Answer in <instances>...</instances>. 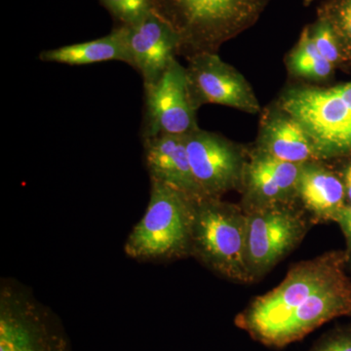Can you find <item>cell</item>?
I'll list each match as a JSON object with an SVG mask.
<instances>
[{
	"mask_svg": "<svg viewBox=\"0 0 351 351\" xmlns=\"http://www.w3.org/2000/svg\"><path fill=\"white\" fill-rule=\"evenodd\" d=\"M285 64L291 75L311 82H327L336 69L320 54L309 34L308 25L302 29Z\"/></svg>",
	"mask_w": 351,
	"mask_h": 351,
	"instance_id": "obj_18",
	"label": "cell"
},
{
	"mask_svg": "<svg viewBox=\"0 0 351 351\" xmlns=\"http://www.w3.org/2000/svg\"><path fill=\"white\" fill-rule=\"evenodd\" d=\"M317 14L329 21L351 64V0H328Z\"/></svg>",
	"mask_w": 351,
	"mask_h": 351,
	"instance_id": "obj_20",
	"label": "cell"
},
{
	"mask_svg": "<svg viewBox=\"0 0 351 351\" xmlns=\"http://www.w3.org/2000/svg\"><path fill=\"white\" fill-rule=\"evenodd\" d=\"M189 163L205 197L221 198L242 188L249 151L200 127L184 136Z\"/></svg>",
	"mask_w": 351,
	"mask_h": 351,
	"instance_id": "obj_9",
	"label": "cell"
},
{
	"mask_svg": "<svg viewBox=\"0 0 351 351\" xmlns=\"http://www.w3.org/2000/svg\"><path fill=\"white\" fill-rule=\"evenodd\" d=\"M119 22V25L137 24L154 12V0H99Z\"/></svg>",
	"mask_w": 351,
	"mask_h": 351,
	"instance_id": "obj_21",
	"label": "cell"
},
{
	"mask_svg": "<svg viewBox=\"0 0 351 351\" xmlns=\"http://www.w3.org/2000/svg\"><path fill=\"white\" fill-rule=\"evenodd\" d=\"M145 167L151 181L172 186L195 198H204L196 182L184 136L160 135L143 140Z\"/></svg>",
	"mask_w": 351,
	"mask_h": 351,
	"instance_id": "obj_15",
	"label": "cell"
},
{
	"mask_svg": "<svg viewBox=\"0 0 351 351\" xmlns=\"http://www.w3.org/2000/svg\"><path fill=\"white\" fill-rule=\"evenodd\" d=\"M343 182L345 184L346 203H351V163L343 172Z\"/></svg>",
	"mask_w": 351,
	"mask_h": 351,
	"instance_id": "obj_24",
	"label": "cell"
},
{
	"mask_svg": "<svg viewBox=\"0 0 351 351\" xmlns=\"http://www.w3.org/2000/svg\"><path fill=\"white\" fill-rule=\"evenodd\" d=\"M197 110L186 66L174 59L156 82L144 86L142 141L160 135H189L199 128Z\"/></svg>",
	"mask_w": 351,
	"mask_h": 351,
	"instance_id": "obj_8",
	"label": "cell"
},
{
	"mask_svg": "<svg viewBox=\"0 0 351 351\" xmlns=\"http://www.w3.org/2000/svg\"><path fill=\"white\" fill-rule=\"evenodd\" d=\"M297 200L311 215L314 223L336 221L339 211L346 204L343 179L325 166L323 161L302 164Z\"/></svg>",
	"mask_w": 351,
	"mask_h": 351,
	"instance_id": "obj_16",
	"label": "cell"
},
{
	"mask_svg": "<svg viewBox=\"0 0 351 351\" xmlns=\"http://www.w3.org/2000/svg\"><path fill=\"white\" fill-rule=\"evenodd\" d=\"M38 58L44 63L68 66H87L114 61L128 64L129 62L123 34L119 25L103 38L44 50Z\"/></svg>",
	"mask_w": 351,
	"mask_h": 351,
	"instance_id": "obj_17",
	"label": "cell"
},
{
	"mask_svg": "<svg viewBox=\"0 0 351 351\" xmlns=\"http://www.w3.org/2000/svg\"><path fill=\"white\" fill-rule=\"evenodd\" d=\"M308 29L311 38L320 54L335 69L348 64V58L341 41L329 21L324 16L317 14V19L313 24L308 25Z\"/></svg>",
	"mask_w": 351,
	"mask_h": 351,
	"instance_id": "obj_19",
	"label": "cell"
},
{
	"mask_svg": "<svg viewBox=\"0 0 351 351\" xmlns=\"http://www.w3.org/2000/svg\"><path fill=\"white\" fill-rule=\"evenodd\" d=\"M188 62L189 90L197 110L205 105H219L249 114L262 112L250 83L218 53L195 55Z\"/></svg>",
	"mask_w": 351,
	"mask_h": 351,
	"instance_id": "obj_10",
	"label": "cell"
},
{
	"mask_svg": "<svg viewBox=\"0 0 351 351\" xmlns=\"http://www.w3.org/2000/svg\"><path fill=\"white\" fill-rule=\"evenodd\" d=\"M196 201L172 186L151 181L144 216L132 228L124 244L127 257L138 262L191 257Z\"/></svg>",
	"mask_w": 351,
	"mask_h": 351,
	"instance_id": "obj_2",
	"label": "cell"
},
{
	"mask_svg": "<svg viewBox=\"0 0 351 351\" xmlns=\"http://www.w3.org/2000/svg\"><path fill=\"white\" fill-rule=\"evenodd\" d=\"M119 27L123 34L128 64L142 76L144 86L156 82L180 55L179 36L156 12L137 24Z\"/></svg>",
	"mask_w": 351,
	"mask_h": 351,
	"instance_id": "obj_12",
	"label": "cell"
},
{
	"mask_svg": "<svg viewBox=\"0 0 351 351\" xmlns=\"http://www.w3.org/2000/svg\"><path fill=\"white\" fill-rule=\"evenodd\" d=\"M336 223H339L345 234L348 245L351 248V203H346L337 216Z\"/></svg>",
	"mask_w": 351,
	"mask_h": 351,
	"instance_id": "obj_23",
	"label": "cell"
},
{
	"mask_svg": "<svg viewBox=\"0 0 351 351\" xmlns=\"http://www.w3.org/2000/svg\"><path fill=\"white\" fill-rule=\"evenodd\" d=\"M313 1L314 0H304V5L308 6L311 5V4L313 3Z\"/></svg>",
	"mask_w": 351,
	"mask_h": 351,
	"instance_id": "obj_25",
	"label": "cell"
},
{
	"mask_svg": "<svg viewBox=\"0 0 351 351\" xmlns=\"http://www.w3.org/2000/svg\"><path fill=\"white\" fill-rule=\"evenodd\" d=\"M346 258L341 252H328L297 263L276 288L256 298L237 314L235 324L260 341L311 295L345 276Z\"/></svg>",
	"mask_w": 351,
	"mask_h": 351,
	"instance_id": "obj_4",
	"label": "cell"
},
{
	"mask_svg": "<svg viewBox=\"0 0 351 351\" xmlns=\"http://www.w3.org/2000/svg\"><path fill=\"white\" fill-rule=\"evenodd\" d=\"M246 212L247 263L254 282L301 243L308 230L294 204L274 205Z\"/></svg>",
	"mask_w": 351,
	"mask_h": 351,
	"instance_id": "obj_7",
	"label": "cell"
},
{
	"mask_svg": "<svg viewBox=\"0 0 351 351\" xmlns=\"http://www.w3.org/2000/svg\"><path fill=\"white\" fill-rule=\"evenodd\" d=\"M0 351H73L56 314L13 279L0 284Z\"/></svg>",
	"mask_w": 351,
	"mask_h": 351,
	"instance_id": "obj_6",
	"label": "cell"
},
{
	"mask_svg": "<svg viewBox=\"0 0 351 351\" xmlns=\"http://www.w3.org/2000/svg\"><path fill=\"white\" fill-rule=\"evenodd\" d=\"M302 164L287 162L252 149L245 167L244 211L274 205L294 204Z\"/></svg>",
	"mask_w": 351,
	"mask_h": 351,
	"instance_id": "obj_13",
	"label": "cell"
},
{
	"mask_svg": "<svg viewBox=\"0 0 351 351\" xmlns=\"http://www.w3.org/2000/svg\"><path fill=\"white\" fill-rule=\"evenodd\" d=\"M269 0H154V12L180 39V55L218 53L253 27Z\"/></svg>",
	"mask_w": 351,
	"mask_h": 351,
	"instance_id": "obj_1",
	"label": "cell"
},
{
	"mask_svg": "<svg viewBox=\"0 0 351 351\" xmlns=\"http://www.w3.org/2000/svg\"><path fill=\"white\" fill-rule=\"evenodd\" d=\"M246 239L243 208L221 198L196 201L191 257L233 282H254L247 263Z\"/></svg>",
	"mask_w": 351,
	"mask_h": 351,
	"instance_id": "obj_3",
	"label": "cell"
},
{
	"mask_svg": "<svg viewBox=\"0 0 351 351\" xmlns=\"http://www.w3.org/2000/svg\"><path fill=\"white\" fill-rule=\"evenodd\" d=\"M254 149L291 163L317 160L306 130L277 104L263 110Z\"/></svg>",
	"mask_w": 351,
	"mask_h": 351,
	"instance_id": "obj_14",
	"label": "cell"
},
{
	"mask_svg": "<svg viewBox=\"0 0 351 351\" xmlns=\"http://www.w3.org/2000/svg\"><path fill=\"white\" fill-rule=\"evenodd\" d=\"M277 105L306 130L317 160L351 156V103L336 87L288 88Z\"/></svg>",
	"mask_w": 351,
	"mask_h": 351,
	"instance_id": "obj_5",
	"label": "cell"
},
{
	"mask_svg": "<svg viewBox=\"0 0 351 351\" xmlns=\"http://www.w3.org/2000/svg\"><path fill=\"white\" fill-rule=\"evenodd\" d=\"M341 316H351V282L346 276L311 295L258 343L269 348H283Z\"/></svg>",
	"mask_w": 351,
	"mask_h": 351,
	"instance_id": "obj_11",
	"label": "cell"
},
{
	"mask_svg": "<svg viewBox=\"0 0 351 351\" xmlns=\"http://www.w3.org/2000/svg\"><path fill=\"white\" fill-rule=\"evenodd\" d=\"M308 351H351V330L327 335Z\"/></svg>",
	"mask_w": 351,
	"mask_h": 351,
	"instance_id": "obj_22",
	"label": "cell"
}]
</instances>
